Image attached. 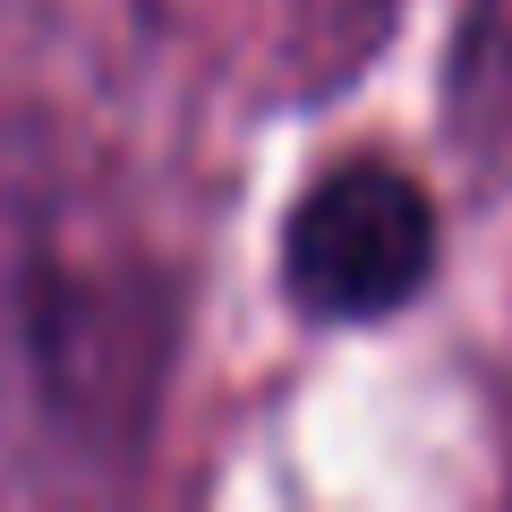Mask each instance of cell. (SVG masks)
I'll use <instances>...</instances> for the list:
<instances>
[{
	"label": "cell",
	"mask_w": 512,
	"mask_h": 512,
	"mask_svg": "<svg viewBox=\"0 0 512 512\" xmlns=\"http://www.w3.org/2000/svg\"><path fill=\"white\" fill-rule=\"evenodd\" d=\"M444 222L393 154H333L308 171L274 239V274L308 325H384L436 282Z\"/></svg>",
	"instance_id": "cell-1"
}]
</instances>
